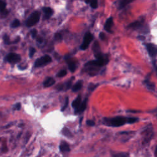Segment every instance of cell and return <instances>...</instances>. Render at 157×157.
Returning a JSON list of instances; mask_svg holds the SVG:
<instances>
[{
    "label": "cell",
    "mask_w": 157,
    "mask_h": 157,
    "mask_svg": "<svg viewBox=\"0 0 157 157\" xmlns=\"http://www.w3.org/2000/svg\"><path fill=\"white\" fill-rule=\"evenodd\" d=\"M104 120L105 125L112 127H119L127 123V118L122 117H116L111 118H105Z\"/></svg>",
    "instance_id": "cell-1"
},
{
    "label": "cell",
    "mask_w": 157,
    "mask_h": 157,
    "mask_svg": "<svg viewBox=\"0 0 157 157\" xmlns=\"http://www.w3.org/2000/svg\"><path fill=\"white\" fill-rule=\"evenodd\" d=\"M40 19V13L38 11L33 12L30 15V17L27 20V26L28 27H31L34 26L37 23L39 22Z\"/></svg>",
    "instance_id": "cell-2"
},
{
    "label": "cell",
    "mask_w": 157,
    "mask_h": 157,
    "mask_svg": "<svg viewBox=\"0 0 157 157\" xmlns=\"http://www.w3.org/2000/svg\"><path fill=\"white\" fill-rule=\"evenodd\" d=\"M93 39V35L90 33H86L83 39V43L80 45V49L82 51H85L89 46L90 44Z\"/></svg>",
    "instance_id": "cell-3"
},
{
    "label": "cell",
    "mask_w": 157,
    "mask_h": 157,
    "mask_svg": "<svg viewBox=\"0 0 157 157\" xmlns=\"http://www.w3.org/2000/svg\"><path fill=\"white\" fill-rule=\"evenodd\" d=\"M51 61H52V59L50 56L44 55L41 58H40V59H38L36 61L35 67L36 68L43 67V66H45L49 64V63H51Z\"/></svg>",
    "instance_id": "cell-4"
},
{
    "label": "cell",
    "mask_w": 157,
    "mask_h": 157,
    "mask_svg": "<svg viewBox=\"0 0 157 157\" xmlns=\"http://www.w3.org/2000/svg\"><path fill=\"white\" fill-rule=\"evenodd\" d=\"M92 50L94 53V57H95V58H96V59H101V58H102L105 55L104 54L102 53L100 44H99L98 41H95V42L94 43V44L93 45Z\"/></svg>",
    "instance_id": "cell-5"
},
{
    "label": "cell",
    "mask_w": 157,
    "mask_h": 157,
    "mask_svg": "<svg viewBox=\"0 0 157 157\" xmlns=\"http://www.w3.org/2000/svg\"><path fill=\"white\" fill-rule=\"evenodd\" d=\"M6 60L11 64L17 63L21 60L20 55L15 53H10L6 57Z\"/></svg>",
    "instance_id": "cell-6"
},
{
    "label": "cell",
    "mask_w": 157,
    "mask_h": 157,
    "mask_svg": "<svg viewBox=\"0 0 157 157\" xmlns=\"http://www.w3.org/2000/svg\"><path fill=\"white\" fill-rule=\"evenodd\" d=\"M146 49L148 55L151 57L154 58L157 55V45L152 43H148L146 44Z\"/></svg>",
    "instance_id": "cell-7"
},
{
    "label": "cell",
    "mask_w": 157,
    "mask_h": 157,
    "mask_svg": "<svg viewBox=\"0 0 157 157\" xmlns=\"http://www.w3.org/2000/svg\"><path fill=\"white\" fill-rule=\"evenodd\" d=\"M114 25L113 18L110 17L108 19L106 20V22L104 25V29L109 33H112V28Z\"/></svg>",
    "instance_id": "cell-8"
},
{
    "label": "cell",
    "mask_w": 157,
    "mask_h": 157,
    "mask_svg": "<svg viewBox=\"0 0 157 157\" xmlns=\"http://www.w3.org/2000/svg\"><path fill=\"white\" fill-rule=\"evenodd\" d=\"M128 27L130 28L133 29V30H141L142 28H144V25L143 22L139 20V21H136L131 23L130 25H129Z\"/></svg>",
    "instance_id": "cell-9"
},
{
    "label": "cell",
    "mask_w": 157,
    "mask_h": 157,
    "mask_svg": "<svg viewBox=\"0 0 157 157\" xmlns=\"http://www.w3.org/2000/svg\"><path fill=\"white\" fill-rule=\"evenodd\" d=\"M43 11L44 14L45 19H49L53 14V11L49 7H44L43 8Z\"/></svg>",
    "instance_id": "cell-10"
},
{
    "label": "cell",
    "mask_w": 157,
    "mask_h": 157,
    "mask_svg": "<svg viewBox=\"0 0 157 157\" xmlns=\"http://www.w3.org/2000/svg\"><path fill=\"white\" fill-rule=\"evenodd\" d=\"M67 60L68 68H69V69L70 70V71L72 73H74L76 71V68H77L76 63L74 60H73L72 59H68Z\"/></svg>",
    "instance_id": "cell-11"
},
{
    "label": "cell",
    "mask_w": 157,
    "mask_h": 157,
    "mask_svg": "<svg viewBox=\"0 0 157 157\" xmlns=\"http://www.w3.org/2000/svg\"><path fill=\"white\" fill-rule=\"evenodd\" d=\"M86 104H87V98H85V100L82 102L80 106L78 107V108L76 110L75 112L76 114H78V113H81L85 110L86 107Z\"/></svg>",
    "instance_id": "cell-12"
},
{
    "label": "cell",
    "mask_w": 157,
    "mask_h": 157,
    "mask_svg": "<svg viewBox=\"0 0 157 157\" xmlns=\"http://www.w3.org/2000/svg\"><path fill=\"white\" fill-rule=\"evenodd\" d=\"M82 103V99H81V96L78 95L75 100H74L72 103V107L73 108L76 110L78 108V107L80 106Z\"/></svg>",
    "instance_id": "cell-13"
},
{
    "label": "cell",
    "mask_w": 157,
    "mask_h": 157,
    "mask_svg": "<svg viewBox=\"0 0 157 157\" xmlns=\"http://www.w3.org/2000/svg\"><path fill=\"white\" fill-rule=\"evenodd\" d=\"M60 150L61 152L65 153L70 151V147L69 144L65 141L61 142L60 145Z\"/></svg>",
    "instance_id": "cell-14"
},
{
    "label": "cell",
    "mask_w": 157,
    "mask_h": 157,
    "mask_svg": "<svg viewBox=\"0 0 157 157\" xmlns=\"http://www.w3.org/2000/svg\"><path fill=\"white\" fill-rule=\"evenodd\" d=\"M55 83V80L54 78L52 77H48L44 82L43 85L44 87H50V86L54 85Z\"/></svg>",
    "instance_id": "cell-15"
},
{
    "label": "cell",
    "mask_w": 157,
    "mask_h": 157,
    "mask_svg": "<svg viewBox=\"0 0 157 157\" xmlns=\"http://www.w3.org/2000/svg\"><path fill=\"white\" fill-rule=\"evenodd\" d=\"M82 85H83V82H82V80H78L77 83L74 84V86H73L72 88L73 92H76L80 90L81 88L82 87Z\"/></svg>",
    "instance_id": "cell-16"
},
{
    "label": "cell",
    "mask_w": 157,
    "mask_h": 157,
    "mask_svg": "<svg viewBox=\"0 0 157 157\" xmlns=\"http://www.w3.org/2000/svg\"><path fill=\"white\" fill-rule=\"evenodd\" d=\"M133 1V0H119L118 7L120 9H122V8L125 7Z\"/></svg>",
    "instance_id": "cell-17"
},
{
    "label": "cell",
    "mask_w": 157,
    "mask_h": 157,
    "mask_svg": "<svg viewBox=\"0 0 157 157\" xmlns=\"http://www.w3.org/2000/svg\"><path fill=\"white\" fill-rule=\"evenodd\" d=\"M85 1L86 4H90L91 7H92L93 9H96L98 7V0H85Z\"/></svg>",
    "instance_id": "cell-18"
},
{
    "label": "cell",
    "mask_w": 157,
    "mask_h": 157,
    "mask_svg": "<svg viewBox=\"0 0 157 157\" xmlns=\"http://www.w3.org/2000/svg\"><path fill=\"white\" fill-rule=\"evenodd\" d=\"M62 134L68 138H71L72 136L71 132L67 128H63V130H62Z\"/></svg>",
    "instance_id": "cell-19"
},
{
    "label": "cell",
    "mask_w": 157,
    "mask_h": 157,
    "mask_svg": "<svg viewBox=\"0 0 157 157\" xmlns=\"http://www.w3.org/2000/svg\"><path fill=\"white\" fill-rule=\"evenodd\" d=\"M112 157H130L128 153L126 152H120L115 154L112 155Z\"/></svg>",
    "instance_id": "cell-20"
},
{
    "label": "cell",
    "mask_w": 157,
    "mask_h": 157,
    "mask_svg": "<svg viewBox=\"0 0 157 157\" xmlns=\"http://www.w3.org/2000/svg\"><path fill=\"white\" fill-rule=\"evenodd\" d=\"M20 25V22L19 20L18 19H15V20H14L13 22H12V23L11 25V27L12 28H17V27H19Z\"/></svg>",
    "instance_id": "cell-21"
},
{
    "label": "cell",
    "mask_w": 157,
    "mask_h": 157,
    "mask_svg": "<svg viewBox=\"0 0 157 157\" xmlns=\"http://www.w3.org/2000/svg\"><path fill=\"white\" fill-rule=\"evenodd\" d=\"M6 3L2 0H0V12L1 13L6 10Z\"/></svg>",
    "instance_id": "cell-22"
},
{
    "label": "cell",
    "mask_w": 157,
    "mask_h": 157,
    "mask_svg": "<svg viewBox=\"0 0 157 157\" xmlns=\"http://www.w3.org/2000/svg\"><path fill=\"white\" fill-rule=\"evenodd\" d=\"M138 121V118L136 117H128L127 118V123H134Z\"/></svg>",
    "instance_id": "cell-23"
},
{
    "label": "cell",
    "mask_w": 157,
    "mask_h": 157,
    "mask_svg": "<svg viewBox=\"0 0 157 157\" xmlns=\"http://www.w3.org/2000/svg\"><path fill=\"white\" fill-rule=\"evenodd\" d=\"M67 71H66V70L63 69V70H61V71H60L59 73H58L57 74V76L59 77H62L67 75Z\"/></svg>",
    "instance_id": "cell-24"
},
{
    "label": "cell",
    "mask_w": 157,
    "mask_h": 157,
    "mask_svg": "<svg viewBox=\"0 0 157 157\" xmlns=\"http://www.w3.org/2000/svg\"><path fill=\"white\" fill-rule=\"evenodd\" d=\"M74 77H73L71 79H70L67 84H65V86H66V90H68L71 87V85H72V83H73V80L74 79Z\"/></svg>",
    "instance_id": "cell-25"
},
{
    "label": "cell",
    "mask_w": 157,
    "mask_h": 157,
    "mask_svg": "<svg viewBox=\"0 0 157 157\" xmlns=\"http://www.w3.org/2000/svg\"><path fill=\"white\" fill-rule=\"evenodd\" d=\"M3 40H4V42H5V43L6 44H11L9 37L7 35H5V36H4Z\"/></svg>",
    "instance_id": "cell-26"
},
{
    "label": "cell",
    "mask_w": 157,
    "mask_h": 157,
    "mask_svg": "<svg viewBox=\"0 0 157 157\" xmlns=\"http://www.w3.org/2000/svg\"><path fill=\"white\" fill-rule=\"evenodd\" d=\"M145 82H146V85H147V86L148 88H149L150 89H154V84H152L151 82H150V80H145Z\"/></svg>",
    "instance_id": "cell-27"
},
{
    "label": "cell",
    "mask_w": 157,
    "mask_h": 157,
    "mask_svg": "<svg viewBox=\"0 0 157 157\" xmlns=\"http://www.w3.org/2000/svg\"><path fill=\"white\" fill-rule=\"evenodd\" d=\"M68 103H69V99H68V98L67 97V98H66L65 102V104H64L63 106L62 107L61 111H64L66 109H67V107L68 106Z\"/></svg>",
    "instance_id": "cell-28"
},
{
    "label": "cell",
    "mask_w": 157,
    "mask_h": 157,
    "mask_svg": "<svg viewBox=\"0 0 157 157\" xmlns=\"http://www.w3.org/2000/svg\"><path fill=\"white\" fill-rule=\"evenodd\" d=\"M36 52V49L33 47H31L30 49V53H29V55H30V58H32L33 56L34 55V54Z\"/></svg>",
    "instance_id": "cell-29"
},
{
    "label": "cell",
    "mask_w": 157,
    "mask_h": 157,
    "mask_svg": "<svg viewBox=\"0 0 157 157\" xmlns=\"http://www.w3.org/2000/svg\"><path fill=\"white\" fill-rule=\"evenodd\" d=\"M37 34H38V32H37V30H35V29H33V30H32L31 31V35L32 38H33V39H35V38H36Z\"/></svg>",
    "instance_id": "cell-30"
},
{
    "label": "cell",
    "mask_w": 157,
    "mask_h": 157,
    "mask_svg": "<svg viewBox=\"0 0 157 157\" xmlns=\"http://www.w3.org/2000/svg\"><path fill=\"white\" fill-rule=\"evenodd\" d=\"M86 125L89 126H93L94 125H95V123H94V121L92 120H88L86 121Z\"/></svg>",
    "instance_id": "cell-31"
},
{
    "label": "cell",
    "mask_w": 157,
    "mask_h": 157,
    "mask_svg": "<svg viewBox=\"0 0 157 157\" xmlns=\"http://www.w3.org/2000/svg\"><path fill=\"white\" fill-rule=\"evenodd\" d=\"M55 39L57 41H61L62 39V36L60 33H57L55 35Z\"/></svg>",
    "instance_id": "cell-32"
},
{
    "label": "cell",
    "mask_w": 157,
    "mask_h": 157,
    "mask_svg": "<svg viewBox=\"0 0 157 157\" xmlns=\"http://www.w3.org/2000/svg\"><path fill=\"white\" fill-rule=\"evenodd\" d=\"M99 36H100V38L101 39V40H104L105 38H106V35L104 33H100V35H99Z\"/></svg>",
    "instance_id": "cell-33"
},
{
    "label": "cell",
    "mask_w": 157,
    "mask_h": 157,
    "mask_svg": "<svg viewBox=\"0 0 157 157\" xmlns=\"http://www.w3.org/2000/svg\"><path fill=\"white\" fill-rule=\"evenodd\" d=\"M96 85H93V84H90V86H88V88H89V90H93L94 88H96Z\"/></svg>",
    "instance_id": "cell-34"
},
{
    "label": "cell",
    "mask_w": 157,
    "mask_h": 157,
    "mask_svg": "<svg viewBox=\"0 0 157 157\" xmlns=\"http://www.w3.org/2000/svg\"><path fill=\"white\" fill-rule=\"evenodd\" d=\"M20 107H21V104H20V103H17V104H16L15 106V109L16 110H20Z\"/></svg>",
    "instance_id": "cell-35"
},
{
    "label": "cell",
    "mask_w": 157,
    "mask_h": 157,
    "mask_svg": "<svg viewBox=\"0 0 157 157\" xmlns=\"http://www.w3.org/2000/svg\"><path fill=\"white\" fill-rule=\"evenodd\" d=\"M37 41H38V43H42L43 41V39L41 38H38V39H37Z\"/></svg>",
    "instance_id": "cell-36"
},
{
    "label": "cell",
    "mask_w": 157,
    "mask_h": 157,
    "mask_svg": "<svg viewBox=\"0 0 157 157\" xmlns=\"http://www.w3.org/2000/svg\"><path fill=\"white\" fill-rule=\"evenodd\" d=\"M155 155L156 157H157V146H156V147L155 148Z\"/></svg>",
    "instance_id": "cell-37"
},
{
    "label": "cell",
    "mask_w": 157,
    "mask_h": 157,
    "mask_svg": "<svg viewBox=\"0 0 157 157\" xmlns=\"http://www.w3.org/2000/svg\"><path fill=\"white\" fill-rule=\"evenodd\" d=\"M155 70H156V71L157 73V66H156V68H155Z\"/></svg>",
    "instance_id": "cell-38"
}]
</instances>
